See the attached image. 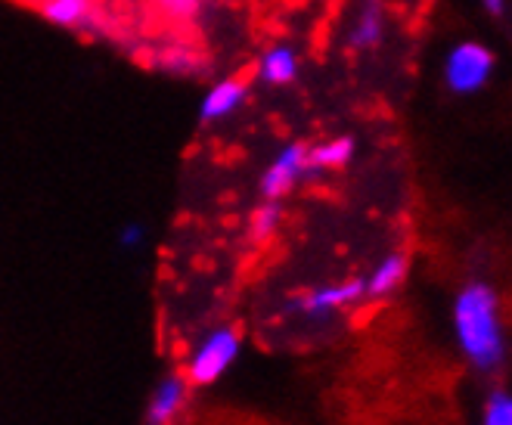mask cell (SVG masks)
<instances>
[{
    "mask_svg": "<svg viewBox=\"0 0 512 425\" xmlns=\"http://www.w3.org/2000/svg\"><path fill=\"white\" fill-rule=\"evenodd\" d=\"M454 326L463 354L478 370H494L503 360V329L497 317V295L485 283H472L454 305Z\"/></svg>",
    "mask_w": 512,
    "mask_h": 425,
    "instance_id": "cell-1",
    "label": "cell"
},
{
    "mask_svg": "<svg viewBox=\"0 0 512 425\" xmlns=\"http://www.w3.org/2000/svg\"><path fill=\"white\" fill-rule=\"evenodd\" d=\"M491 75H494V53L478 41L457 44L444 59V84L457 97H472L478 90H485Z\"/></svg>",
    "mask_w": 512,
    "mask_h": 425,
    "instance_id": "cell-2",
    "label": "cell"
},
{
    "mask_svg": "<svg viewBox=\"0 0 512 425\" xmlns=\"http://www.w3.org/2000/svg\"><path fill=\"white\" fill-rule=\"evenodd\" d=\"M239 354V336L233 329H218L212 332L193 354L190 360V382L193 385H212L218 382L227 367L236 360Z\"/></svg>",
    "mask_w": 512,
    "mask_h": 425,
    "instance_id": "cell-3",
    "label": "cell"
},
{
    "mask_svg": "<svg viewBox=\"0 0 512 425\" xmlns=\"http://www.w3.org/2000/svg\"><path fill=\"white\" fill-rule=\"evenodd\" d=\"M301 177H308V146L305 143H289L283 153L270 162V168L261 177V193L264 199L280 202Z\"/></svg>",
    "mask_w": 512,
    "mask_h": 425,
    "instance_id": "cell-4",
    "label": "cell"
},
{
    "mask_svg": "<svg viewBox=\"0 0 512 425\" xmlns=\"http://www.w3.org/2000/svg\"><path fill=\"white\" fill-rule=\"evenodd\" d=\"M246 97H249V78L246 75H233V78L218 81L212 90H208L202 106H199V121L212 125V121L233 115L239 106L246 103Z\"/></svg>",
    "mask_w": 512,
    "mask_h": 425,
    "instance_id": "cell-5",
    "label": "cell"
},
{
    "mask_svg": "<svg viewBox=\"0 0 512 425\" xmlns=\"http://www.w3.org/2000/svg\"><path fill=\"white\" fill-rule=\"evenodd\" d=\"M357 298H364V280H345V283H333V286L308 292L305 298L295 301V308L305 311L308 317H323V314H333V311L354 305Z\"/></svg>",
    "mask_w": 512,
    "mask_h": 425,
    "instance_id": "cell-6",
    "label": "cell"
},
{
    "mask_svg": "<svg viewBox=\"0 0 512 425\" xmlns=\"http://www.w3.org/2000/svg\"><path fill=\"white\" fill-rule=\"evenodd\" d=\"M382 35H385V10H382V0H364V7H360L357 19H354V28L348 35V47L364 53V50H373L382 44Z\"/></svg>",
    "mask_w": 512,
    "mask_h": 425,
    "instance_id": "cell-7",
    "label": "cell"
},
{
    "mask_svg": "<svg viewBox=\"0 0 512 425\" xmlns=\"http://www.w3.org/2000/svg\"><path fill=\"white\" fill-rule=\"evenodd\" d=\"M255 78L270 84V87H283L292 84L298 78V56L292 47H270L261 53L258 66H255Z\"/></svg>",
    "mask_w": 512,
    "mask_h": 425,
    "instance_id": "cell-8",
    "label": "cell"
},
{
    "mask_svg": "<svg viewBox=\"0 0 512 425\" xmlns=\"http://www.w3.org/2000/svg\"><path fill=\"white\" fill-rule=\"evenodd\" d=\"M184 401H187V382L180 376H171L159 385L153 404H149V425H171L177 419V413L184 410Z\"/></svg>",
    "mask_w": 512,
    "mask_h": 425,
    "instance_id": "cell-9",
    "label": "cell"
},
{
    "mask_svg": "<svg viewBox=\"0 0 512 425\" xmlns=\"http://www.w3.org/2000/svg\"><path fill=\"white\" fill-rule=\"evenodd\" d=\"M354 156V137H333L317 146H308V174L320 171H339Z\"/></svg>",
    "mask_w": 512,
    "mask_h": 425,
    "instance_id": "cell-10",
    "label": "cell"
},
{
    "mask_svg": "<svg viewBox=\"0 0 512 425\" xmlns=\"http://www.w3.org/2000/svg\"><path fill=\"white\" fill-rule=\"evenodd\" d=\"M41 16L59 28H81L94 16V0H41Z\"/></svg>",
    "mask_w": 512,
    "mask_h": 425,
    "instance_id": "cell-11",
    "label": "cell"
},
{
    "mask_svg": "<svg viewBox=\"0 0 512 425\" xmlns=\"http://www.w3.org/2000/svg\"><path fill=\"white\" fill-rule=\"evenodd\" d=\"M407 277V258L404 255H388L376 270L373 277L364 280V295H373V298H382L388 292H395Z\"/></svg>",
    "mask_w": 512,
    "mask_h": 425,
    "instance_id": "cell-12",
    "label": "cell"
},
{
    "mask_svg": "<svg viewBox=\"0 0 512 425\" xmlns=\"http://www.w3.org/2000/svg\"><path fill=\"white\" fill-rule=\"evenodd\" d=\"M156 66L165 72H177V75H196L205 66V59L190 47H165L156 56Z\"/></svg>",
    "mask_w": 512,
    "mask_h": 425,
    "instance_id": "cell-13",
    "label": "cell"
},
{
    "mask_svg": "<svg viewBox=\"0 0 512 425\" xmlns=\"http://www.w3.org/2000/svg\"><path fill=\"white\" fill-rule=\"evenodd\" d=\"M280 218H283L280 202L267 199L264 205H258V208H255V215H252V224H249V239H252V242H267L270 236L277 233Z\"/></svg>",
    "mask_w": 512,
    "mask_h": 425,
    "instance_id": "cell-14",
    "label": "cell"
},
{
    "mask_svg": "<svg viewBox=\"0 0 512 425\" xmlns=\"http://www.w3.org/2000/svg\"><path fill=\"white\" fill-rule=\"evenodd\" d=\"M485 425H512V401H509V394H494L488 410H485Z\"/></svg>",
    "mask_w": 512,
    "mask_h": 425,
    "instance_id": "cell-15",
    "label": "cell"
},
{
    "mask_svg": "<svg viewBox=\"0 0 512 425\" xmlns=\"http://www.w3.org/2000/svg\"><path fill=\"white\" fill-rule=\"evenodd\" d=\"M159 7L171 16V19H190L199 10V0H159Z\"/></svg>",
    "mask_w": 512,
    "mask_h": 425,
    "instance_id": "cell-16",
    "label": "cell"
},
{
    "mask_svg": "<svg viewBox=\"0 0 512 425\" xmlns=\"http://www.w3.org/2000/svg\"><path fill=\"white\" fill-rule=\"evenodd\" d=\"M118 239H122V246H125V249H137L140 242H143V227H140V224H128Z\"/></svg>",
    "mask_w": 512,
    "mask_h": 425,
    "instance_id": "cell-17",
    "label": "cell"
},
{
    "mask_svg": "<svg viewBox=\"0 0 512 425\" xmlns=\"http://www.w3.org/2000/svg\"><path fill=\"white\" fill-rule=\"evenodd\" d=\"M481 7H485L491 16H503L506 13V0H481Z\"/></svg>",
    "mask_w": 512,
    "mask_h": 425,
    "instance_id": "cell-18",
    "label": "cell"
}]
</instances>
